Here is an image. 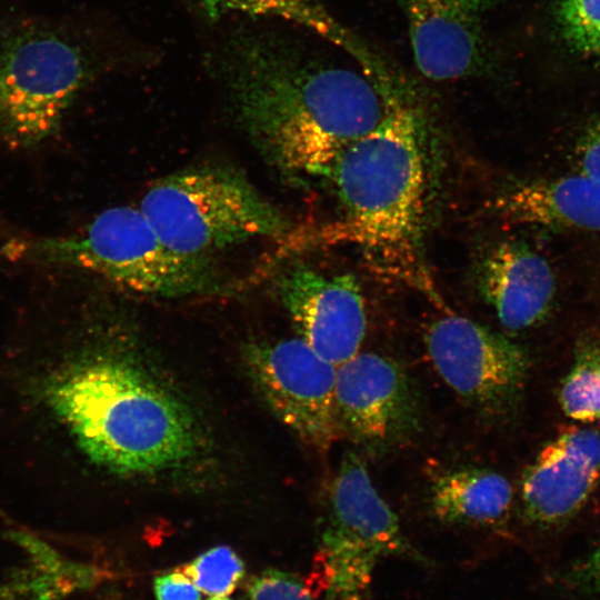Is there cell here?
I'll return each mask as SVG.
<instances>
[{
  "instance_id": "cell-25",
  "label": "cell",
  "mask_w": 600,
  "mask_h": 600,
  "mask_svg": "<svg viewBox=\"0 0 600 600\" xmlns=\"http://www.w3.org/2000/svg\"><path fill=\"white\" fill-rule=\"evenodd\" d=\"M153 591L157 600H201L200 590L179 569L157 576Z\"/></svg>"
},
{
  "instance_id": "cell-3",
  "label": "cell",
  "mask_w": 600,
  "mask_h": 600,
  "mask_svg": "<svg viewBox=\"0 0 600 600\" xmlns=\"http://www.w3.org/2000/svg\"><path fill=\"white\" fill-rule=\"evenodd\" d=\"M324 177L343 214L314 239L353 244L378 271L434 293L420 256L427 191L423 120L404 89L387 118L343 150Z\"/></svg>"
},
{
  "instance_id": "cell-17",
  "label": "cell",
  "mask_w": 600,
  "mask_h": 600,
  "mask_svg": "<svg viewBox=\"0 0 600 600\" xmlns=\"http://www.w3.org/2000/svg\"><path fill=\"white\" fill-rule=\"evenodd\" d=\"M212 21H226L240 14L241 19L273 18L308 28L318 36L328 34L334 19L318 0H187Z\"/></svg>"
},
{
  "instance_id": "cell-11",
  "label": "cell",
  "mask_w": 600,
  "mask_h": 600,
  "mask_svg": "<svg viewBox=\"0 0 600 600\" xmlns=\"http://www.w3.org/2000/svg\"><path fill=\"white\" fill-rule=\"evenodd\" d=\"M277 293L298 337L321 357L339 366L359 352L367 312L354 276L297 263L278 277Z\"/></svg>"
},
{
  "instance_id": "cell-8",
  "label": "cell",
  "mask_w": 600,
  "mask_h": 600,
  "mask_svg": "<svg viewBox=\"0 0 600 600\" xmlns=\"http://www.w3.org/2000/svg\"><path fill=\"white\" fill-rule=\"evenodd\" d=\"M424 340L438 374L464 403L489 419L514 411L530 369L519 344L451 312L429 324Z\"/></svg>"
},
{
  "instance_id": "cell-10",
  "label": "cell",
  "mask_w": 600,
  "mask_h": 600,
  "mask_svg": "<svg viewBox=\"0 0 600 600\" xmlns=\"http://www.w3.org/2000/svg\"><path fill=\"white\" fill-rule=\"evenodd\" d=\"M334 403L341 436L372 452L408 441L421 427L418 394L392 358L358 352L337 366Z\"/></svg>"
},
{
  "instance_id": "cell-7",
  "label": "cell",
  "mask_w": 600,
  "mask_h": 600,
  "mask_svg": "<svg viewBox=\"0 0 600 600\" xmlns=\"http://www.w3.org/2000/svg\"><path fill=\"white\" fill-rule=\"evenodd\" d=\"M388 556L421 561L373 486L363 460L347 452L329 488L313 577L324 600H368L373 571Z\"/></svg>"
},
{
  "instance_id": "cell-22",
  "label": "cell",
  "mask_w": 600,
  "mask_h": 600,
  "mask_svg": "<svg viewBox=\"0 0 600 600\" xmlns=\"http://www.w3.org/2000/svg\"><path fill=\"white\" fill-rule=\"evenodd\" d=\"M248 600H314L298 576L279 569H266L252 577L247 586Z\"/></svg>"
},
{
  "instance_id": "cell-24",
  "label": "cell",
  "mask_w": 600,
  "mask_h": 600,
  "mask_svg": "<svg viewBox=\"0 0 600 600\" xmlns=\"http://www.w3.org/2000/svg\"><path fill=\"white\" fill-rule=\"evenodd\" d=\"M563 580L577 592L600 596V541L588 556L564 573Z\"/></svg>"
},
{
  "instance_id": "cell-6",
  "label": "cell",
  "mask_w": 600,
  "mask_h": 600,
  "mask_svg": "<svg viewBox=\"0 0 600 600\" xmlns=\"http://www.w3.org/2000/svg\"><path fill=\"white\" fill-rule=\"evenodd\" d=\"M139 208L170 249L190 257L283 237L292 227L244 174L223 166L171 173L149 188Z\"/></svg>"
},
{
  "instance_id": "cell-26",
  "label": "cell",
  "mask_w": 600,
  "mask_h": 600,
  "mask_svg": "<svg viewBox=\"0 0 600 600\" xmlns=\"http://www.w3.org/2000/svg\"><path fill=\"white\" fill-rule=\"evenodd\" d=\"M207 600H232V599L228 598L227 596H211Z\"/></svg>"
},
{
  "instance_id": "cell-13",
  "label": "cell",
  "mask_w": 600,
  "mask_h": 600,
  "mask_svg": "<svg viewBox=\"0 0 600 600\" xmlns=\"http://www.w3.org/2000/svg\"><path fill=\"white\" fill-rule=\"evenodd\" d=\"M419 71L434 81L474 76L487 63L480 17L489 0H402Z\"/></svg>"
},
{
  "instance_id": "cell-5",
  "label": "cell",
  "mask_w": 600,
  "mask_h": 600,
  "mask_svg": "<svg viewBox=\"0 0 600 600\" xmlns=\"http://www.w3.org/2000/svg\"><path fill=\"white\" fill-rule=\"evenodd\" d=\"M1 254L21 264L86 270L158 299L220 294L229 284L212 257L173 251L141 209L131 206L100 212L77 233L11 238Z\"/></svg>"
},
{
  "instance_id": "cell-16",
  "label": "cell",
  "mask_w": 600,
  "mask_h": 600,
  "mask_svg": "<svg viewBox=\"0 0 600 600\" xmlns=\"http://www.w3.org/2000/svg\"><path fill=\"white\" fill-rule=\"evenodd\" d=\"M513 500L512 486L499 472L481 468L446 471L433 479L429 506L444 523L494 527L503 522Z\"/></svg>"
},
{
  "instance_id": "cell-20",
  "label": "cell",
  "mask_w": 600,
  "mask_h": 600,
  "mask_svg": "<svg viewBox=\"0 0 600 600\" xmlns=\"http://www.w3.org/2000/svg\"><path fill=\"white\" fill-rule=\"evenodd\" d=\"M200 592L208 596H228L244 574V564L228 546H217L197 556L179 568Z\"/></svg>"
},
{
  "instance_id": "cell-19",
  "label": "cell",
  "mask_w": 600,
  "mask_h": 600,
  "mask_svg": "<svg viewBox=\"0 0 600 600\" xmlns=\"http://www.w3.org/2000/svg\"><path fill=\"white\" fill-rule=\"evenodd\" d=\"M567 417L578 422L600 420V334L582 338L559 394Z\"/></svg>"
},
{
  "instance_id": "cell-15",
  "label": "cell",
  "mask_w": 600,
  "mask_h": 600,
  "mask_svg": "<svg viewBox=\"0 0 600 600\" xmlns=\"http://www.w3.org/2000/svg\"><path fill=\"white\" fill-rule=\"evenodd\" d=\"M487 207L508 223L600 232V182L580 172L516 184Z\"/></svg>"
},
{
  "instance_id": "cell-23",
  "label": "cell",
  "mask_w": 600,
  "mask_h": 600,
  "mask_svg": "<svg viewBox=\"0 0 600 600\" xmlns=\"http://www.w3.org/2000/svg\"><path fill=\"white\" fill-rule=\"evenodd\" d=\"M573 152L579 172L600 182V116L583 128Z\"/></svg>"
},
{
  "instance_id": "cell-21",
  "label": "cell",
  "mask_w": 600,
  "mask_h": 600,
  "mask_svg": "<svg viewBox=\"0 0 600 600\" xmlns=\"http://www.w3.org/2000/svg\"><path fill=\"white\" fill-rule=\"evenodd\" d=\"M556 21L572 51L600 60V0H557Z\"/></svg>"
},
{
  "instance_id": "cell-2",
  "label": "cell",
  "mask_w": 600,
  "mask_h": 600,
  "mask_svg": "<svg viewBox=\"0 0 600 600\" xmlns=\"http://www.w3.org/2000/svg\"><path fill=\"white\" fill-rule=\"evenodd\" d=\"M154 60L151 47L98 11H21L1 18L0 144H41L93 84Z\"/></svg>"
},
{
  "instance_id": "cell-9",
  "label": "cell",
  "mask_w": 600,
  "mask_h": 600,
  "mask_svg": "<svg viewBox=\"0 0 600 600\" xmlns=\"http://www.w3.org/2000/svg\"><path fill=\"white\" fill-rule=\"evenodd\" d=\"M243 359L270 410L304 444L327 451L338 440L337 366L300 337L249 343Z\"/></svg>"
},
{
  "instance_id": "cell-4",
  "label": "cell",
  "mask_w": 600,
  "mask_h": 600,
  "mask_svg": "<svg viewBox=\"0 0 600 600\" xmlns=\"http://www.w3.org/2000/svg\"><path fill=\"white\" fill-rule=\"evenodd\" d=\"M43 393L82 451L109 471L138 476L168 470L198 448L188 407L126 360H80L53 373Z\"/></svg>"
},
{
  "instance_id": "cell-1",
  "label": "cell",
  "mask_w": 600,
  "mask_h": 600,
  "mask_svg": "<svg viewBox=\"0 0 600 600\" xmlns=\"http://www.w3.org/2000/svg\"><path fill=\"white\" fill-rule=\"evenodd\" d=\"M204 67L262 157L291 178L324 177L349 146L373 131L403 90L394 78L328 62L282 27L242 19L223 27Z\"/></svg>"
},
{
  "instance_id": "cell-18",
  "label": "cell",
  "mask_w": 600,
  "mask_h": 600,
  "mask_svg": "<svg viewBox=\"0 0 600 600\" xmlns=\"http://www.w3.org/2000/svg\"><path fill=\"white\" fill-rule=\"evenodd\" d=\"M13 540L18 542L31 557L32 568L28 569L31 577L30 586H38L33 593L34 600H44L48 594L52 598L64 588H87L99 583L108 574L102 569L93 566L73 562L66 559L53 548L37 537L17 531Z\"/></svg>"
},
{
  "instance_id": "cell-12",
  "label": "cell",
  "mask_w": 600,
  "mask_h": 600,
  "mask_svg": "<svg viewBox=\"0 0 600 600\" xmlns=\"http://www.w3.org/2000/svg\"><path fill=\"white\" fill-rule=\"evenodd\" d=\"M599 480L600 432L589 428L561 432L522 477V512L539 527L562 524L580 511Z\"/></svg>"
},
{
  "instance_id": "cell-14",
  "label": "cell",
  "mask_w": 600,
  "mask_h": 600,
  "mask_svg": "<svg viewBox=\"0 0 600 600\" xmlns=\"http://www.w3.org/2000/svg\"><path fill=\"white\" fill-rule=\"evenodd\" d=\"M477 276L480 294L508 330L538 324L551 308L556 294L552 269L524 242L503 241L492 247Z\"/></svg>"
}]
</instances>
